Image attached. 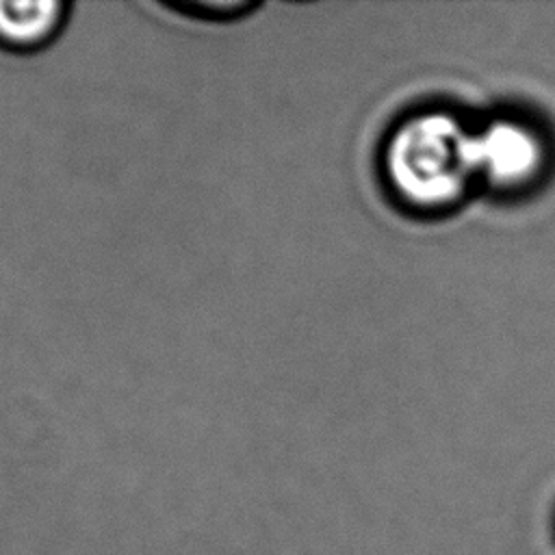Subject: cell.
<instances>
[{
    "label": "cell",
    "mask_w": 555,
    "mask_h": 555,
    "mask_svg": "<svg viewBox=\"0 0 555 555\" xmlns=\"http://www.w3.org/2000/svg\"><path fill=\"white\" fill-rule=\"evenodd\" d=\"M69 4L63 0H0V50L33 54L48 48L65 28Z\"/></svg>",
    "instance_id": "obj_3"
},
{
    "label": "cell",
    "mask_w": 555,
    "mask_h": 555,
    "mask_svg": "<svg viewBox=\"0 0 555 555\" xmlns=\"http://www.w3.org/2000/svg\"><path fill=\"white\" fill-rule=\"evenodd\" d=\"M470 137L447 113L405 119L384 145V176L408 204L440 208L455 202L475 176Z\"/></svg>",
    "instance_id": "obj_1"
},
{
    "label": "cell",
    "mask_w": 555,
    "mask_h": 555,
    "mask_svg": "<svg viewBox=\"0 0 555 555\" xmlns=\"http://www.w3.org/2000/svg\"><path fill=\"white\" fill-rule=\"evenodd\" d=\"M475 173L499 186H518L533 178L542 163V145L533 130L516 121H494L470 137Z\"/></svg>",
    "instance_id": "obj_2"
},
{
    "label": "cell",
    "mask_w": 555,
    "mask_h": 555,
    "mask_svg": "<svg viewBox=\"0 0 555 555\" xmlns=\"http://www.w3.org/2000/svg\"><path fill=\"white\" fill-rule=\"evenodd\" d=\"M171 11L191 15L195 20H206V22H228L243 17L258 9V2L254 0H182L169 4Z\"/></svg>",
    "instance_id": "obj_4"
}]
</instances>
